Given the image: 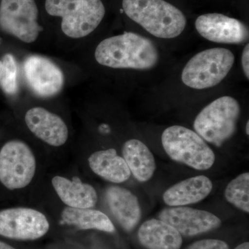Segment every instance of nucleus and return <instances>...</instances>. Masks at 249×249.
<instances>
[{
  "mask_svg": "<svg viewBox=\"0 0 249 249\" xmlns=\"http://www.w3.org/2000/svg\"><path fill=\"white\" fill-rule=\"evenodd\" d=\"M95 58L111 68L148 70L157 65L160 53L150 39L128 32L103 40L96 47Z\"/></svg>",
  "mask_w": 249,
  "mask_h": 249,
  "instance_id": "nucleus-1",
  "label": "nucleus"
},
{
  "mask_svg": "<svg viewBox=\"0 0 249 249\" xmlns=\"http://www.w3.org/2000/svg\"><path fill=\"white\" fill-rule=\"evenodd\" d=\"M124 12L152 36L171 39L182 34L186 18L165 0H123Z\"/></svg>",
  "mask_w": 249,
  "mask_h": 249,
  "instance_id": "nucleus-2",
  "label": "nucleus"
},
{
  "mask_svg": "<svg viewBox=\"0 0 249 249\" xmlns=\"http://www.w3.org/2000/svg\"><path fill=\"white\" fill-rule=\"evenodd\" d=\"M45 9L50 16L62 18V30L72 38L92 33L106 14L101 0H46Z\"/></svg>",
  "mask_w": 249,
  "mask_h": 249,
  "instance_id": "nucleus-3",
  "label": "nucleus"
},
{
  "mask_svg": "<svg viewBox=\"0 0 249 249\" xmlns=\"http://www.w3.org/2000/svg\"><path fill=\"white\" fill-rule=\"evenodd\" d=\"M241 107L235 98L222 96L206 106L194 122L196 133L210 143L220 147L237 129Z\"/></svg>",
  "mask_w": 249,
  "mask_h": 249,
  "instance_id": "nucleus-4",
  "label": "nucleus"
},
{
  "mask_svg": "<svg viewBox=\"0 0 249 249\" xmlns=\"http://www.w3.org/2000/svg\"><path fill=\"white\" fill-rule=\"evenodd\" d=\"M162 145L171 160L198 170H209L215 155L204 139L194 131L174 125L163 131Z\"/></svg>",
  "mask_w": 249,
  "mask_h": 249,
  "instance_id": "nucleus-5",
  "label": "nucleus"
},
{
  "mask_svg": "<svg viewBox=\"0 0 249 249\" xmlns=\"http://www.w3.org/2000/svg\"><path fill=\"white\" fill-rule=\"evenodd\" d=\"M234 62L235 55L229 49H206L187 62L181 73V80L193 89H209L226 78Z\"/></svg>",
  "mask_w": 249,
  "mask_h": 249,
  "instance_id": "nucleus-6",
  "label": "nucleus"
},
{
  "mask_svg": "<svg viewBox=\"0 0 249 249\" xmlns=\"http://www.w3.org/2000/svg\"><path fill=\"white\" fill-rule=\"evenodd\" d=\"M35 156L21 141L5 143L0 150V182L9 190L25 188L36 174Z\"/></svg>",
  "mask_w": 249,
  "mask_h": 249,
  "instance_id": "nucleus-7",
  "label": "nucleus"
},
{
  "mask_svg": "<svg viewBox=\"0 0 249 249\" xmlns=\"http://www.w3.org/2000/svg\"><path fill=\"white\" fill-rule=\"evenodd\" d=\"M35 0H1L0 29L26 43L35 42L42 27Z\"/></svg>",
  "mask_w": 249,
  "mask_h": 249,
  "instance_id": "nucleus-8",
  "label": "nucleus"
},
{
  "mask_svg": "<svg viewBox=\"0 0 249 249\" xmlns=\"http://www.w3.org/2000/svg\"><path fill=\"white\" fill-rule=\"evenodd\" d=\"M45 214L29 208H13L0 211V235L18 240H35L48 232Z\"/></svg>",
  "mask_w": 249,
  "mask_h": 249,
  "instance_id": "nucleus-9",
  "label": "nucleus"
},
{
  "mask_svg": "<svg viewBox=\"0 0 249 249\" xmlns=\"http://www.w3.org/2000/svg\"><path fill=\"white\" fill-rule=\"evenodd\" d=\"M158 218L171 225L185 237L201 235L218 229L222 224V221L215 214L186 206L162 210Z\"/></svg>",
  "mask_w": 249,
  "mask_h": 249,
  "instance_id": "nucleus-10",
  "label": "nucleus"
},
{
  "mask_svg": "<svg viewBox=\"0 0 249 249\" xmlns=\"http://www.w3.org/2000/svg\"><path fill=\"white\" fill-rule=\"evenodd\" d=\"M29 86L37 96L47 98L61 91L64 84L62 70L54 62L40 55H31L24 63Z\"/></svg>",
  "mask_w": 249,
  "mask_h": 249,
  "instance_id": "nucleus-11",
  "label": "nucleus"
},
{
  "mask_svg": "<svg viewBox=\"0 0 249 249\" xmlns=\"http://www.w3.org/2000/svg\"><path fill=\"white\" fill-rule=\"evenodd\" d=\"M196 28L204 38L217 43L242 44L249 40L248 27L225 15H201L196 18Z\"/></svg>",
  "mask_w": 249,
  "mask_h": 249,
  "instance_id": "nucleus-12",
  "label": "nucleus"
},
{
  "mask_svg": "<svg viewBox=\"0 0 249 249\" xmlns=\"http://www.w3.org/2000/svg\"><path fill=\"white\" fill-rule=\"evenodd\" d=\"M25 122L37 138L52 146L64 145L68 139V129L56 114L42 107L31 108L25 115Z\"/></svg>",
  "mask_w": 249,
  "mask_h": 249,
  "instance_id": "nucleus-13",
  "label": "nucleus"
},
{
  "mask_svg": "<svg viewBox=\"0 0 249 249\" xmlns=\"http://www.w3.org/2000/svg\"><path fill=\"white\" fill-rule=\"evenodd\" d=\"M106 199L111 214L125 231L131 232L142 218L138 199L127 188L110 186L106 191Z\"/></svg>",
  "mask_w": 249,
  "mask_h": 249,
  "instance_id": "nucleus-14",
  "label": "nucleus"
},
{
  "mask_svg": "<svg viewBox=\"0 0 249 249\" xmlns=\"http://www.w3.org/2000/svg\"><path fill=\"white\" fill-rule=\"evenodd\" d=\"M213 185L208 177H193L170 187L163 195V201L171 207L185 206L204 200L213 191Z\"/></svg>",
  "mask_w": 249,
  "mask_h": 249,
  "instance_id": "nucleus-15",
  "label": "nucleus"
},
{
  "mask_svg": "<svg viewBox=\"0 0 249 249\" xmlns=\"http://www.w3.org/2000/svg\"><path fill=\"white\" fill-rule=\"evenodd\" d=\"M139 243L146 249H180L182 236L170 224L158 219L142 223L138 231Z\"/></svg>",
  "mask_w": 249,
  "mask_h": 249,
  "instance_id": "nucleus-16",
  "label": "nucleus"
},
{
  "mask_svg": "<svg viewBox=\"0 0 249 249\" xmlns=\"http://www.w3.org/2000/svg\"><path fill=\"white\" fill-rule=\"evenodd\" d=\"M54 189L62 202L68 207L91 209L98 201L97 193L91 185L81 182L78 178L70 180L55 176L52 179Z\"/></svg>",
  "mask_w": 249,
  "mask_h": 249,
  "instance_id": "nucleus-17",
  "label": "nucleus"
},
{
  "mask_svg": "<svg viewBox=\"0 0 249 249\" xmlns=\"http://www.w3.org/2000/svg\"><path fill=\"white\" fill-rule=\"evenodd\" d=\"M88 162L93 173L110 182L123 183L130 178L131 172L125 160L114 149L94 152Z\"/></svg>",
  "mask_w": 249,
  "mask_h": 249,
  "instance_id": "nucleus-18",
  "label": "nucleus"
},
{
  "mask_svg": "<svg viewBox=\"0 0 249 249\" xmlns=\"http://www.w3.org/2000/svg\"><path fill=\"white\" fill-rule=\"evenodd\" d=\"M123 155L131 173L139 182H146L153 177L156 162L155 157L145 144L130 139L124 142Z\"/></svg>",
  "mask_w": 249,
  "mask_h": 249,
  "instance_id": "nucleus-19",
  "label": "nucleus"
},
{
  "mask_svg": "<svg viewBox=\"0 0 249 249\" xmlns=\"http://www.w3.org/2000/svg\"><path fill=\"white\" fill-rule=\"evenodd\" d=\"M62 219L65 224L75 226L80 230L95 229L111 233L115 231L110 219L97 210L67 207L62 211Z\"/></svg>",
  "mask_w": 249,
  "mask_h": 249,
  "instance_id": "nucleus-20",
  "label": "nucleus"
},
{
  "mask_svg": "<svg viewBox=\"0 0 249 249\" xmlns=\"http://www.w3.org/2000/svg\"><path fill=\"white\" fill-rule=\"evenodd\" d=\"M228 202L237 209L249 213V173H244L232 179L224 192Z\"/></svg>",
  "mask_w": 249,
  "mask_h": 249,
  "instance_id": "nucleus-21",
  "label": "nucleus"
},
{
  "mask_svg": "<svg viewBox=\"0 0 249 249\" xmlns=\"http://www.w3.org/2000/svg\"><path fill=\"white\" fill-rule=\"evenodd\" d=\"M2 74L1 85L5 93L10 96L16 94L18 91V65L14 55L6 54L3 57Z\"/></svg>",
  "mask_w": 249,
  "mask_h": 249,
  "instance_id": "nucleus-22",
  "label": "nucleus"
},
{
  "mask_svg": "<svg viewBox=\"0 0 249 249\" xmlns=\"http://www.w3.org/2000/svg\"><path fill=\"white\" fill-rule=\"evenodd\" d=\"M186 249H230L227 242L216 239L196 241Z\"/></svg>",
  "mask_w": 249,
  "mask_h": 249,
  "instance_id": "nucleus-23",
  "label": "nucleus"
},
{
  "mask_svg": "<svg viewBox=\"0 0 249 249\" xmlns=\"http://www.w3.org/2000/svg\"><path fill=\"white\" fill-rule=\"evenodd\" d=\"M249 45H247L244 49L242 55V65L247 79L249 78Z\"/></svg>",
  "mask_w": 249,
  "mask_h": 249,
  "instance_id": "nucleus-24",
  "label": "nucleus"
},
{
  "mask_svg": "<svg viewBox=\"0 0 249 249\" xmlns=\"http://www.w3.org/2000/svg\"><path fill=\"white\" fill-rule=\"evenodd\" d=\"M235 249H249V243L248 242H244L237 246Z\"/></svg>",
  "mask_w": 249,
  "mask_h": 249,
  "instance_id": "nucleus-25",
  "label": "nucleus"
},
{
  "mask_svg": "<svg viewBox=\"0 0 249 249\" xmlns=\"http://www.w3.org/2000/svg\"><path fill=\"white\" fill-rule=\"evenodd\" d=\"M0 249H16L14 247H11L8 245V244L4 243L3 242H0Z\"/></svg>",
  "mask_w": 249,
  "mask_h": 249,
  "instance_id": "nucleus-26",
  "label": "nucleus"
},
{
  "mask_svg": "<svg viewBox=\"0 0 249 249\" xmlns=\"http://www.w3.org/2000/svg\"><path fill=\"white\" fill-rule=\"evenodd\" d=\"M3 65L2 62L0 60V85H1V74H2Z\"/></svg>",
  "mask_w": 249,
  "mask_h": 249,
  "instance_id": "nucleus-27",
  "label": "nucleus"
},
{
  "mask_svg": "<svg viewBox=\"0 0 249 249\" xmlns=\"http://www.w3.org/2000/svg\"><path fill=\"white\" fill-rule=\"evenodd\" d=\"M246 133L247 135L249 134V121H247V125H246Z\"/></svg>",
  "mask_w": 249,
  "mask_h": 249,
  "instance_id": "nucleus-28",
  "label": "nucleus"
}]
</instances>
